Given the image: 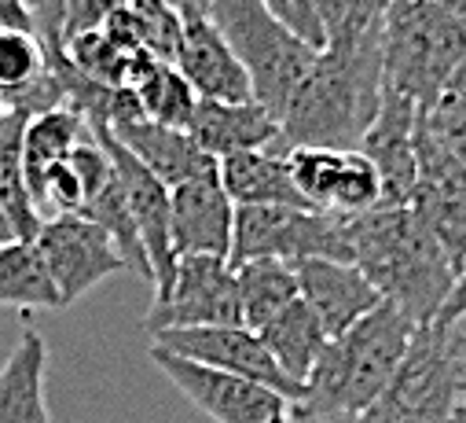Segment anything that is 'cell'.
<instances>
[{"label":"cell","mask_w":466,"mask_h":423,"mask_svg":"<svg viewBox=\"0 0 466 423\" xmlns=\"http://www.w3.org/2000/svg\"><path fill=\"white\" fill-rule=\"evenodd\" d=\"M349 240L353 265L364 269L382 302L397 305L419 328L444 313L459 269L411 206L379 202L368 214L349 218Z\"/></svg>","instance_id":"6da1fadb"},{"label":"cell","mask_w":466,"mask_h":423,"mask_svg":"<svg viewBox=\"0 0 466 423\" xmlns=\"http://www.w3.org/2000/svg\"><path fill=\"white\" fill-rule=\"evenodd\" d=\"M386 96L382 37L364 45L319 48L309 77L283 115L276 151L290 148H349L360 151Z\"/></svg>","instance_id":"7a4b0ae2"},{"label":"cell","mask_w":466,"mask_h":423,"mask_svg":"<svg viewBox=\"0 0 466 423\" xmlns=\"http://www.w3.org/2000/svg\"><path fill=\"white\" fill-rule=\"evenodd\" d=\"M415 332L419 325L411 316L382 302L375 313H368L349 332L327 339L305 383L301 405L364 416L379 401V394L390 387L397 368L404 365Z\"/></svg>","instance_id":"3957f363"},{"label":"cell","mask_w":466,"mask_h":423,"mask_svg":"<svg viewBox=\"0 0 466 423\" xmlns=\"http://www.w3.org/2000/svg\"><path fill=\"white\" fill-rule=\"evenodd\" d=\"M466 63V23L426 0H390L382 26L386 88L426 115L451 74Z\"/></svg>","instance_id":"277c9868"},{"label":"cell","mask_w":466,"mask_h":423,"mask_svg":"<svg viewBox=\"0 0 466 423\" xmlns=\"http://www.w3.org/2000/svg\"><path fill=\"white\" fill-rule=\"evenodd\" d=\"M209 19L247 67L254 99L265 103L283 126V115L309 77L319 48L287 30L261 0H209Z\"/></svg>","instance_id":"5b68a950"},{"label":"cell","mask_w":466,"mask_h":423,"mask_svg":"<svg viewBox=\"0 0 466 423\" xmlns=\"http://www.w3.org/2000/svg\"><path fill=\"white\" fill-rule=\"evenodd\" d=\"M279 258H334L353 262V240H349V218L319 214L305 206H239L236 236H231V265Z\"/></svg>","instance_id":"8992f818"},{"label":"cell","mask_w":466,"mask_h":423,"mask_svg":"<svg viewBox=\"0 0 466 423\" xmlns=\"http://www.w3.org/2000/svg\"><path fill=\"white\" fill-rule=\"evenodd\" d=\"M459 405L462 390L444 343V325L430 321L415 332L404 365L360 423H451Z\"/></svg>","instance_id":"52a82bcc"},{"label":"cell","mask_w":466,"mask_h":423,"mask_svg":"<svg viewBox=\"0 0 466 423\" xmlns=\"http://www.w3.org/2000/svg\"><path fill=\"white\" fill-rule=\"evenodd\" d=\"M220 325H243L236 265H231V258L184 254L177 262L173 287L162 298H155L144 332L158 335L169 328H220Z\"/></svg>","instance_id":"ba28073f"},{"label":"cell","mask_w":466,"mask_h":423,"mask_svg":"<svg viewBox=\"0 0 466 423\" xmlns=\"http://www.w3.org/2000/svg\"><path fill=\"white\" fill-rule=\"evenodd\" d=\"M151 361L198 412H206L217 423H290L294 401L258 379L217 372L187 357L166 354L158 346H151Z\"/></svg>","instance_id":"9c48e42d"},{"label":"cell","mask_w":466,"mask_h":423,"mask_svg":"<svg viewBox=\"0 0 466 423\" xmlns=\"http://www.w3.org/2000/svg\"><path fill=\"white\" fill-rule=\"evenodd\" d=\"M290 177L309 210L338 218L368 214L382 202V177L364 151L349 148H290L283 151Z\"/></svg>","instance_id":"30bf717a"},{"label":"cell","mask_w":466,"mask_h":423,"mask_svg":"<svg viewBox=\"0 0 466 423\" xmlns=\"http://www.w3.org/2000/svg\"><path fill=\"white\" fill-rule=\"evenodd\" d=\"M34 243L48 265V276L59 291L63 309L74 305L77 298H85L106 276H118L129 269V262L118 254L114 240L106 236V229L85 214L48 218Z\"/></svg>","instance_id":"8fae6325"},{"label":"cell","mask_w":466,"mask_h":423,"mask_svg":"<svg viewBox=\"0 0 466 423\" xmlns=\"http://www.w3.org/2000/svg\"><path fill=\"white\" fill-rule=\"evenodd\" d=\"M151 346H158V350H166V354H177V357H187V361H195V365L217 368V372H231V376L258 379V383L279 390V394L290 397V401H301V397H305V387L294 383V379L276 365V357L268 354V346L261 343V335L250 332L247 325L169 328V332L151 335Z\"/></svg>","instance_id":"7c38bea8"},{"label":"cell","mask_w":466,"mask_h":423,"mask_svg":"<svg viewBox=\"0 0 466 423\" xmlns=\"http://www.w3.org/2000/svg\"><path fill=\"white\" fill-rule=\"evenodd\" d=\"M88 129L103 140V148L114 159V170H118V181L126 188L140 243H144L151 273H155V298H162L173 287L177 262H180L177 247H173V195H169V184H162L106 126H88Z\"/></svg>","instance_id":"4fadbf2b"},{"label":"cell","mask_w":466,"mask_h":423,"mask_svg":"<svg viewBox=\"0 0 466 423\" xmlns=\"http://www.w3.org/2000/svg\"><path fill=\"white\" fill-rule=\"evenodd\" d=\"M462 273L466 265V162L419 126V181L408 202Z\"/></svg>","instance_id":"5bb4252c"},{"label":"cell","mask_w":466,"mask_h":423,"mask_svg":"<svg viewBox=\"0 0 466 423\" xmlns=\"http://www.w3.org/2000/svg\"><path fill=\"white\" fill-rule=\"evenodd\" d=\"M419 126H422V111L411 99L386 88L379 119L360 144V151L375 162L382 177V202H397V206L411 202L419 181Z\"/></svg>","instance_id":"9a60e30c"},{"label":"cell","mask_w":466,"mask_h":423,"mask_svg":"<svg viewBox=\"0 0 466 423\" xmlns=\"http://www.w3.org/2000/svg\"><path fill=\"white\" fill-rule=\"evenodd\" d=\"M173 195V247L177 258L184 254H213V258H231V236H236V202L224 191L220 173H202L191 177L177 188Z\"/></svg>","instance_id":"2e32d148"},{"label":"cell","mask_w":466,"mask_h":423,"mask_svg":"<svg viewBox=\"0 0 466 423\" xmlns=\"http://www.w3.org/2000/svg\"><path fill=\"white\" fill-rule=\"evenodd\" d=\"M298 273V287L301 298L312 305V313L319 316V325L327 332V339L349 332L357 321H364L368 313H375L382 305L379 287L364 276L360 265L353 262H334V258H305L294 262Z\"/></svg>","instance_id":"e0dca14e"},{"label":"cell","mask_w":466,"mask_h":423,"mask_svg":"<svg viewBox=\"0 0 466 423\" xmlns=\"http://www.w3.org/2000/svg\"><path fill=\"white\" fill-rule=\"evenodd\" d=\"M279 119L258 99H198V111L187 126V133L195 137V144L209 155V159H228L239 151H265L279 144Z\"/></svg>","instance_id":"ac0fdd59"},{"label":"cell","mask_w":466,"mask_h":423,"mask_svg":"<svg viewBox=\"0 0 466 423\" xmlns=\"http://www.w3.org/2000/svg\"><path fill=\"white\" fill-rule=\"evenodd\" d=\"M177 67L195 85L198 99H224V103L254 99L247 67L239 63L236 52H231V45L224 41V34L213 26L209 15L184 19V37H180Z\"/></svg>","instance_id":"d6986e66"},{"label":"cell","mask_w":466,"mask_h":423,"mask_svg":"<svg viewBox=\"0 0 466 423\" xmlns=\"http://www.w3.org/2000/svg\"><path fill=\"white\" fill-rule=\"evenodd\" d=\"M118 137L162 184L177 188L191 177H202V173H213L217 170V159H209L195 137L187 129H173V126H162V122H151L147 115H133L126 122H118L110 129Z\"/></svg>","instance_id":"ffe728a7"},{"label":"cell","mask_w":466,"mask_h":423,"mask_svg":"<svg viewBox=\"0 0 466 423\" xmlns=\"http://www.w3.org/2000/svg\"><path fill=\"white\" fill-rule=\"evenodd\" d=\"M48 346L37 328H23L15 350L0 365V423H52L45 401Z\"/></svg>","instance_id":"44dd1931"},{"label":"cell","mask_w":466,"mask_h":423,"mask_svg":"<svg viewBox=\"0 0 466 423\" xmlns=\"http://www.w3.org/2000/svg\"><path fill=\"white\" fill-rule=\"evenodd\" d=\"M220 184L236 206H305L283 151H239L217 162Z\"/></svg>","instance_id":"7402d4cb"},{"label":"cell","mask_w":466,"mask_h":423,"mask_svg":"<svg viewBox=\"0 0 466 423\" xmlns=\"http://www.w3.org/2000/svg\"><path fill=\"white\" fill-rule=\"evenodd\" d=\"M88 122L81 111H74L70 103L63 108H52V111H41L30 119L26 133H23V177H26V188L37 202L41 188H45V177L52 166L66 162L70 151L88 137Z\"/></svg>","instance_id":"603a6c76"},{"label":"cell","mask_w":466,"mask_h":423,"mask_svg":"<svg viewBox=\"0 0 466 423\" xmlns=\"http://www.w3.org/2000/svg\"><path fill=\"white\" fill-rule=\"evenodd\" d=\"M261 343L268 346V354L276 357V365L294 379V383H309L323 346H327V332L319 325V316L312 313V305L305 298L290 302L272 325H265L261 332Z\"/></svg>","instance_id":"cb8c5ba5"},{"label":"cell","mask_w":466,"mask_h":423,"mask_svg":"<svg viewBox=\"0 0 466 423\" xmlns=\"http://www.w3.org/2000/svg\"><path fill=\"white\" fill-rule=\"evenodd\" d=\"M239 276V309H243V325L250 332H261L265 325H272L276 316L301 298L298 287V273L290 262L279 258H258V262H243L236 265Z\"/></svg>","instance_id":"d4e9b609"},{"label":"cell","mask_w":466,"mask_h":423,"mask_svg":"<svg viewBox=\"0 0 466 423\" xmlns=\"http://www.w3.org/2000/svg\"><path fill=\"white\" fill-rule=\"evenodd\" d=\"M0 305L12 309H63L59 291L34 240H15L0 251Z\"/></svg>","instance_id":"484cf974"},{"label":"cell","mask_w":466,"mask_h":423,"mask_svg":"<svg viewBox=\"0 0 466 423\" xmlns=\"http://www.w3.org/2000/svg\"><path fill=\"white\" fill-rule=\"evenodd\" d=\"M81 214L92 218L96 225H103L106 236L114 240V247H118V254L129 262V269L155 284L147 251H144V243H140V232H137V222H133V210H129V199H126V188H122V181H118V170H114V177H110V181L85 202Z\"/></svg>","instance_id":"4316f807"},{"label":"cell","mask_w":466,"mask_h":423,"mask_svg":"<svg viewBox=\"0 0 466 423\" xmlns=\"http://www.w3.org/2000/svg\"><path fill=\"white\" fill-rule=\"evenodd\" d=\"M137 99L151 122H162L173 129H187L198 111V92L177 63H155V70L140 81Z\"/></svg>","instance_id":"83f0119b"},{"label":"cell","mask_w":466,"mask_h":423,"mask_svg":"<svg viewBox=\"0 0 466 423\" xmlns=\"http://www.w3.org/2000/svg\"><path fill=\"white\" fill-rule=\"evenodd\" d=\"M422 126L466 162V63L451 74V81L441 88L437 103L422 115Z\"/></svg>","instance_id":"f1b7e54d"},{"label":"cell","mask_w":466,"mask_h":423,"mask_svg":"<svg viewBox=\"0 0 466 423\" xmlns=\"http://www.w3.org/2000/svg\"><path fill=\"white\" fill-rule=\"evenodd\" d=\"M129 8H133V15L144 26L147 48L162 63H177L180 37H184V15L169 5V0H129Z\"/></svg>","instance_id":"f546056e"},{"label":"cell","mask_w":466,"mask_h":423,"mask_svg":"<svg viewBox=\"0 0 466 423\" xmlns=\"http://www.w3.org/2000/svg\"><path fill=\"white\" fill-rule=\"evenodd\" d=\"M261 5H265L287 30H294L301 41H309L312 48H323V45H327L319 0H261Z\"/></svg>","instance_id":"4dcf8cb0"},{"label":"cell","mask_w":466,"mask_h":423,"mask_svg":"<svg viewBox=\"0 0 466 423\" xmlns=\"http://www.w3.org/2000/svg\"><path fill=\"white\" fill-rule=\"evenodd\" d=\"M129 0H66V12H63V52H66V41L77 37V34H88V30H103L106 19L114 12H122Z\"/></svg>","instance_id":"1f68e13d"},{"label":"cell","mask_w":466,"mask_h":423,"mask_svg":"<svg viewBox=\"0 0 466 423\" xmlns=\"http://www.w3.org/2000/svg\"><path fill=\"white\" fill-rule=\"evenodd\" d=\"M441 325H444V343H448V354H451V365L459 376V390L466 401V313L451 316V321H441Z\"/></svg>","instance_id":"d6a6232c"},{"label":"cell","mask_w":466,"mask_h":423,"mask_svg":"<svg viewBox=\"0 0 466 423\" xmlns=\"http://www.w3.org/2000/svg\"><path fill=\"white\" fill-rule=\"evenodd\" d=\"M290 423H360V416H353V412H330V408H312V405L294 401Z\"/></svg>","instance_id":"836d02e7"},{"label":"cell","mask_w":466,"mask_h":423,"mask_svg":"<svg viewBox=\"0 0 466 423\" xmlns=\"http://www.w3.org/2000/svg\"><path fill=\"white\" fill-rule=\"evenodd\" d=\"M0 26H15V30H37L30 8L23 0H0Z\"/></svg>","instance_id":"e575fe53"},{"label":"cell","mask_w":466,"mask_h":423,"mask_svg":"<svg viewBox=\"0 0 466 423\" xmlns=\"http://www.w3.org/2000/svg\"><path fill=\"white\" fill-rule=\"evenodd\" d=\"M459 313H466V265H462L459 284H455V291H451V298H448V305H444V313L437 316V321H451V316H459Z\"/></svg>","instance_id":"d590c367"},{"label":"cell","mask_w":466,"mask_h":423,"mask_svg":"<svg viewBox=\"0 0 466 423\" xmlns=\"http://www.w3.org/2000/svg\"><path fill=\"white\" fill-rule=\"evenodd\" d=\"M169 5L184 15V19H198V15H209V0H169Z\"/></svg>","instance_id":"8d00e7d4"},{"label":"cell","mask_w":466,"mask_h":423,"mask_svg":"<svg viewBox=\"0 0 466 423\" xmlns=\"http://www.w3.org/2000/svg\"><path fill=\"white\" fill-rule=\"evenodd\" d=\"M19 240V232H15V225H12V218L5 214V206H0V251H5L8 243H15Z\"/></svg>","instance_id":"74e56055"},{"label":"cell","mask_w":466,"mask_h":423,"mask_svg":"<svg viewBox=\"0 0 466 423\" xmlns=\"http://www.w3.org/2000/svg\"><path fill=\"white\" fill-rule=\"evenodd\" d=\"M426 5H437V8H444V12H451L455 19L466 23V0H426Z\"/></svg>","instance_id":"f35d334b"},{"label":"cell","mask_w":466,"mask_h":423,"mask_svg":"<svg viewBox=\"0 0 466 423\" xmlns=\"http://www.w3.org/2000/svg\"><path fill=\"white\" fill-rule=\"evenodd\" d=\"M23 5L30 8V15H34V23H37V12H41V8L48 5V0H23Z\"/></svg>","instance_id":"ab89813d"},{"label":"cell","mask_w":466,"mask_h":423,"mask_svg":"<svg viewBox=\"0 0 466 423\" xmlns=\"http://www.w3.org/2000/svg\"><path fill=\"white\" fill-rule=\"evenodd\" d=\"M451 423H466V401H462V405H459V412H455V416H451Z\"/></svg>","instance_id":"60d3db41"},{"label":"cell","mask_w":466,"mask_h":423,"mask_svg":"<svg viewBox=\"0 0 466 423\" xmlns=\"http://www.w3.org/2000/svg\"><path fill=\"white\" fill-rule=\"evenodd\" d=\"M8 115V108H5V103H0V119H5Z\"/></svg>","instance_id":"b9f144b4"}]
</instances>
